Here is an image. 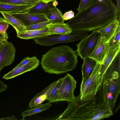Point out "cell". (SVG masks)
Here are the masks:
<instances>
[{
  "label": "cell",
  "mask_w": 120,
  "mask_h": 120,
  "mask_svg": "<svg viewBox=\"0 0 120 120\" xmlns=\"http://www.w3.org/2000/svg\"><path fill=\"white\" fill-rule=\"evenodd\" d=\"M51 103L49 101L45 104H41L34 108H31L22 112V116L23 117L22 120H24V118L26 116H31L48 109L51 106Z\"/></svg>",
  "instance_id": "cell-24"
},
{
  "label": "cell",
  "mask_w": 120,
  "mask_h": 120,
  "mask_svg": "<svg viewBox=\"0 0 120 120\" xmlns=\"http://www.w3.org/2000/svg\"><path fill=\"white\" fill-rule=\"evenodd\" d=\"M49 20L53 23H63L65 20L62 12L56 6L50 8L45 14Z\"/></svg>",
  "instance_id": "cell-22"
},
{
  "label": "cell",
  "mask_w": 120,
  "mask_h": 120,
  "mask_svg": "<svg viewBox=\"0 0 120 120\" xmlns=\"http://www.w3.org/2000/svg\"><path fill=\"white\" fill-rule=\"evenodd\" d=\"M101 65L97 62L91 75L86 79H82L79 95L81 100L94 97L99 91L102 82L100 77Z\"/></svg>",
  "instance_id": "cell-5"
},
{
  "label": "cell",
  "mask_w": 120,
  "mask_h": 120,
  "mask_svg": "<svg viewBox=\"0 0 120 120\" xmlns=\"http://www.w3.org/2000/svg\"><path fill=\"white\" fill-rule=\"evenodd\" d=\"M36 4L14 5L0 3V12L14 13L25 12L27 11Z\"/></svg>",
  "instance_id": "cell-16"
},
{
  "label": "cell",
  "mask_w": 120,
  "mask_h": 120,
  "mask_svg": "<svg viewBox=\"0 0 120 120\" xmlns=\"http://www.w3.org/2000/svg\"><path fill=\"white\" fill-rule=\"evenodd\" d=\"M7 42V40L0 38V42L2 44L6 43Z\"/></svg>",
  "instance_id": "cell-35"
},
{
  "label": "cell",
  "mask_w": 120,
  "mask_h": 120,
  "mask_svg": "<svg viewBox=\"0 0 120 120\" xmlns=\"http://www.w3.org/2000/svg\"><path fill=\"white\" fill-rule=\"evenodd\" d=\"M21 21L26 27L33 24L49 20L44 14L28 13H9Z\"/></svg>",
  "instance_id": "cell-10"
},
{
  "label": "cell",
  "mask_w": 120,
  "mask_h": 120,
  "mask_svg": "<svg viewBox=\"0 0 120 120\" xmlns=\"http://www.w3.org/2000/svg\"><path fill=\"white\" fill-rule=\"evenodd\" d=\"M48 28L46 26L38 30H25L17 34V37L21 39H34L49 35L47 33Z\"/></svg>",
  "instance_id": "cell-17"
},
{
  "label": "cell",
  "mask_w": 120,
  "mask_h": 120,
  "mask_svg": "<svg viewBox=\"0 0 120 120\" xmlns=\"http://www.w3.org/2000/svg\"><path fill=\"white\" fill-rule=\"evenodd\" d=\"M53 23L49 20L37 23L26 27V30L39 29L46 27L47 25Z\"/></svg>",
  "instance_id": "cell-27"
},
{
  "label": "cell",
  "mask_w": 120,
  "mask_h": 120,
  "mask_svg": "<svg viewBox=\"0 0 120 120\" xmlns=\"http://www.w3.org/2000/svg\"><path fill=\"white\" fill-rule=\"evenodd\" d=\"M15 48L11 42L8 41L0 45V72L4 67L11 64L15 57Z\"/></svg>",
  "instance_id": "cell-9"
},
{
  "label": "cell",
  "mask_w": 120,
  "mask_h": 120,
  "mask_svg": "<svg viewBox=\"0 0 120 120\" xmlns=\"http://www.w3.org/2000/svg\"><path fill=\"white\" fill-rule=\"evenodd\" d=\"M110 47L112 48L120 46V25H119L112 36L108 42Z\"/></svg>",
  "instance_id": "cell-26"
},
{
  "label": "cell",
  "mask_w": 120,
  "mask_h": 120,
  "mask_svg": "<svg viewBox=\"0 0 120 120\" xmlns=\"http://www.w3.org/2000/svg\"><path fill=\"white\" fill-rule=\"evenodd\" d=\"M120 46L112 48L110 47L101 64L100 77L102 81L104 74L117 55L120 53Z\"/></svg>",
  "instance_id": "cell-13"
},
{
  "label": "cell",
  "mask_w": 120,
  "mask_h": 120,
  "mask_svg": "<svg viewBox=\"0 0 120 120\" xmlns=\"http://www.w3.org/2000/svg\"><path fill=\"white\" fill-rule=\"evenodd\" d=\"M120 62L113 60L103 75L101 99L109 110L112 111L120 92Z\"/></svg>",
  "instance_id": "cell-4"
},
{
  "label": "cell",
  "mask_w": 120,
  "mask_h": 120,
  "mask_svg": "<svg viewBox=\"0 0 120 120\" xmlns=\"http://www.w3.org/2000/svg\"><path fill=\"white\" fill-rule=\"evenodd\" d=\"M85 31H72L70 34L64 35L52 34L33 39L36 44L41 45L51 46L59 43H67L81 40L88 35Z\"/></svg>",
  "instance_id": "cell-6"
},
{
  "label": "cell",
  "mask_w": 120,
  "mask_h": 120,
  "mask_svg": "<svg viewBox=\"0 0 120 120\" xmlns=\"http://www.w3.org/2000/svg\"><path fill=\"white\" fill-rule=\"evenodd\" d=\"M77 55L76 51L70 46L61 45L52 48L42 55L41 64L45 72L66 73L75 68L78 63Z\"/></svg>",
  "instance_id": "cell-3"
},
{
  "label": "cell",
  "mask_w": 120,
  "mask_h": 120,
  "mask_svg": "<svg viewBox=\"0 0 120 120\" xmlns=\"http://www.w3.org/2000/svg\"><path fill=\"white\" fill-rule=\"evenodd\" d=\"M117 3V7L119 13H120V0H116Z\"/></svg>",
  "instance_id": "cell-34"
},
{
  "label": "cell",
  "mask_w": 120,
  "mask_h": 120,
  "mask_svg": "<svg viewBox=\"0 0 120 120\" xmlns=\"http://www.w3.org/2000/svg\"><path fill=\"white\" fill-rule=\"evenodd\" d=\"M63 78L54 81V83L48 92L46 100L51 103L59 101V92Z\"/></svg>",
  "instance_id": "cell-21"
},
{
  "label": "cell",
  "mask_w": 120,
  "mask_h": 120,
  "mask_svg": "<svg viewBox=\"0 0 120 120\" xmlns=\"http://www.w3.org/2000/svg\"><path fill=\"white\" fill-rule=\"evenodd\" d=\"M117 5L112 0H96L90 6L78 12L67 23L72 31H93L106 25L113 20L120 19Z\"/></svg>",
  "instance_id": "cell-1"
},
{
  "label": "cell",
  "mask_w": 120,
  "mask_h": 120,
  "mask_svg": "<svg viewBox=\"0 0 120 120\" xmlns=\"http://www.w3.org/2000/svg\"><path fill=\"white\" fill-rule=\"evenodd\" d=\"M39 60L35 56L34 59L24 65L15 67L11 71L5 74L2 78L5 80L12 79L26 72L36 69L39 64Z\"/></svg>",
  "instance_id": "cell-11"
},
{
  "label": "cell",
  "mask_w": 120,
  "mask_h": 120,
  "mask_svg": "<svg viewBox=\"0 0 120 120\" xmlns=\"http://www.w3.org/2000/svg\"><path fill=\"white\" fill-rule=\"evenodd\" d=\"M100 36L99 30H94L81 40L76 45L77 49L76 51L77 55L82 59L88 57L93 50Z\"/></svg>",
  "instance_id": "cell-7"
},
{
  "label": "cell",
  "mask_w": 120,
  "mask_h": 120,
  "mask_svg": "<svg viewBox=\"0 0 120 120\" xmlns=\"http://www.w3.org/2000/svg\"><path fill=\"white\" fill-rule=\"evenodd\" d=\"M0 13L6 21L14 27L16 30L17 34L26 30V26L19 20L9 13L3 12Z\"/></svg>",
  "instance_id": "cell-18"
},
{
  "label": "cell",
  "mask_w": 120,
  "mask_h": 120,
  "mask_svg": "<svg viewBox=\"0 0 120 120\" xmlns=\"http://www.w3.org/2000/svg\"><path fill=\"white\" fill-rule=\"evenodd\" d=\"M53 83L54 82L37 94L30 101L28 107L30 108L36 107L42 104L43 101L46 100L47 93Z\"/></svg>",
  "instance_id": "cell-20"
},
{
  "label": "cell",
  "mask_w": 120,
  "mask_h": 120,
  "mask_svg": "<svg viewBox=\"0 0 120 120\" xmlns=\"http://www.w3.org/2000/svg\"><path fill=\"white\" fill-rule=\"evenodd\" d=\"M2 44L0 42V45Z\"/></svg>",
  "instance_id": "cell-40"
},
{
  "label": "cell",
  "mask_w": 120,
  "mask_h": 120,
  "mask_svg": "<svg viewBox=\"0 0 120 120\" xmlns=\"http://www.w3.org/2000/svg\"><path fill=\"white\" fill-rule=\"evenodd\" d=\"M96 95L82 100L79 95L76 97L74 101L68 102L66 109L56 120H98L111 117L112 111Z\"/></svg>",
  "instance_id": "cell-2"
},
{
  "label": "cell",
  "mask_w": 120,
  "mask_h": 120,
  "mask_svg": "<svg viewBox=\"0 0 120 120\" xmlns=\"http://www.w3.org/2000/svg\"><path fill=\"white\" fill-rule=\"evenodd\" d=\"M35 56L32 57H30L29 56L24 58L22 61L18 64L16 67H18L19 66L25 65L30 62L31 60L34 58Z\"/></svg>",
  "instance_id": "cell-31"
},
{
  "label": "cell",
  "mask_w": 120,
  "mask_h": 120,
  "mask_svg": "<svg viewBox=\"0 0 120 120\" xmlns=\"http://www.w3.org/2000/svg\"><path fill=\"white\" fill-rule=\"evenodd\" d=\"M39 2V0H0V3L14 5L35 4Z\"/></svg>",
  "instance_id": "cell-25"
},
{
  "label": "cell",
  "mask_w": 120,
  "mask_h": 120,
  "mask_svg": "<svg viewBox=\"0 0 120 120\" xmlns=\"http://www.w3.org/2000/svg\"><path fill=\"white\" fill-rule=\"evenodd\" d=\"M56 0H39V1H41L45 3H48L51 1H54Z\"/></svg>",
  "instance_id": "cell-36"
},
{
  "label": "cell",
  "mask_w": 120,
  "mask_h": 120,
  "mask_svg": "<svg viewBox=\"0 0 120 120\" xmlns=\"http://www.w3.org/2000/svg\"><path fill=\"white\" fill-rule=\"evenodd\" d=\"M74 16V12L70 10L63 15V17L65 20H67L72 19Z\"/></svg>",
  "instance_id": "cell-30"
},
{
  "label": "cell",
  "mask_w": 120,
  "mask_h": 120,
  "mask_svg": "<svg viewBox=\"0 0 120 120\" xmlns=\"http://www.w3.org/2000/svg\"><path fill=\"white\" fill-rule=\"evenodd\" d=\"M82 67V79L89 77L93 73L97 62L94 59L87 57L83 59Z\"/></svg>",
  "instance_id": "cell-19"
},
{
  "label": "cell",
  "mask_w": 120,
  "mask_h": 120,
  "mask_svg": "<svg viewBox=\"0 0 120 120\" xmlns=\"http://www.w3.org/2000/svg\"><path fill=\"white\" fill-rule=\"evenodd\" d=\"M47 26L48 28L47 32L49 35L67 34L72 31L70 26L67 23H52L47 25Z\"/></svg>",
  "instance_id": "cell-15"
},
{
  "label": "cell",
  "mask_w": 120,
  "mask_h": 120,
  "mask_svg": "<svg viewBox=\"0 0 120 120\" xmlns=\"http://www.w3.org/2000/svg\"><path fill=\"white\" fill-rule=\"evenodd\" d=\"M103 0H98L100 2H102L103 1Z\"/></svg>",
  "instance_id": "cell-39"
},
{
  "label": "cell",
  "mask_w": 120,
  "mask_h": 120,
  "mask_svg": "<svg viewBox=\"0 0 120 120\" xmlns=\"http://www.w3.org/2000/svg\"><path fill=\"white\" fill-rule=\"evenodd\" d=\"M96 0H81L77 10L79 12L91 5Z\"/></svg>",
  "instance_id": "cell-28"
},
{
  "label": "cell",
  "mask_w": 120,
  "mask_h": 120,
  "mask_svg": "<svg viewBox=\"0 0 120 120\" xmlns=\"http://www.w3.org/2000/svg\"><path fill=\"white\" fill-rule=\"evenodd\" d=\"M120 19L113 20L105 26L98 30L100 35L108 42L114 34L116 30L120 24Z\"/></svg>",
  "instance_id": "cell-14"
},
{
  "label": "cell",
  "mask_w": 120,
  "mask_h": 120,
  "mask_svg": "<svg viewBox=\"0 0 120 120\" xmlns=\"http://www.w3.org/2000/svg\"><path fill=\"white\" fill-rule=\"evenodd\" d=\"M53 1L45 3L39 1L38 2L26 12L28 13L45 15L50 8L54 7L53 5Z\"/></svg>",
  "instance_id": "cell-23"
},
{
  "label": "cell",
  "mask_w": 120,
  "mask_h": 120,
  "mask_svg": "<svg viewBox=\"0 0 120 120\" xmlns=\"http://www.w3.org/2000/svg\"><path fill=\"white\" fill-rule=\"evenodd\" d=\"M58 3L56 0L54 1L53 3V5L54 6H56L58 5Z\"/></svg>",
  "instance_id": "cell-37"
},
{
  "label": "cell",
  "mask_w": 120,
  "mask_h": 120,
  "mask_svg": "<svg viewBox=\"0 0 120 120\" xmlns=\"http://www.w3.org/2000/svg\"><path fill=\"white\" fill-rule=\"evenodd\" d=\"M9 24L6 22L0 21V33L8 35L6 31L9 26Z\"/></svg>",
  "instance_id": "cell-29"
},
{
  "label": "cell",
  "mask_w": 120,
  "mask_h": 120,
  "mask_svg": "<svg viewBox=\"0 0 120 120\" xmlns=\"http://www.w3.org/2000/svg\"><path fill=\"white\" fill-rule=\"evenodd\" d=\"M0 38L7 40L8 36V35H5L0 33Z\"/></svg>",
  "instance_id": "cell-33"
},
{
  "label": "cell",
  "mask_w": 120,
  "mask_h": 120,
  "mask_svg": "<svg viewBox=\"0 0 120 120\" xmlns=\"http://www.w3.org/2000/svg\"><path fill=\"white\" fill-rule=\"evenodd\" d=\"M7 87L6 84L0 80V93L3 91L6 90Z\"/></svg>",
  "instance_id": "cell-32"
},
{
  "label": "cell",
  "mask_w": 120,
  "mask_h": 120,
  "mask_svg": "<svg viewBox=\"0 0 120 120\" xmlns=\"http://www.w3.org/2000/svg\"><path fill=\"white\" fill-rule=\"evenodd\" d=\"M62 78L58 93L59 101H73L76 97L74 94V91L77 82L73 77L68 73Z\"/></svg>",
  "instance_id": "cell-8"
},
{
  "label": "cell",
  "mask_w": 120,
  "mask_h": 120,
  "mask_svg": "<svg viewBox=\"0 0 120 120\" xmlns=\"http://www.w3.org/2000/svg\"><path fill=\"white\" fill-rule=\"evenodd\" d=\"M0 21H6L4 18L0 16Z\"/></svg>",
  "instance_id": "cell-38"
},
{
  "label": "cell",
  "mask_w": 120,
  "mask_h": 120,
  "mask_svg": "<svg viewBox=\"0 0 120 120\" xmlns=\"http://www.w3.org/2000/svg\"><path fill=\"white\" fill-rule=\"evenodd\" d=\"M109 47L108 42L100 35L93 50L88 57L101 64Z\"/></svg>",
  "instance_id": "cell-12"
}]
</instances>
